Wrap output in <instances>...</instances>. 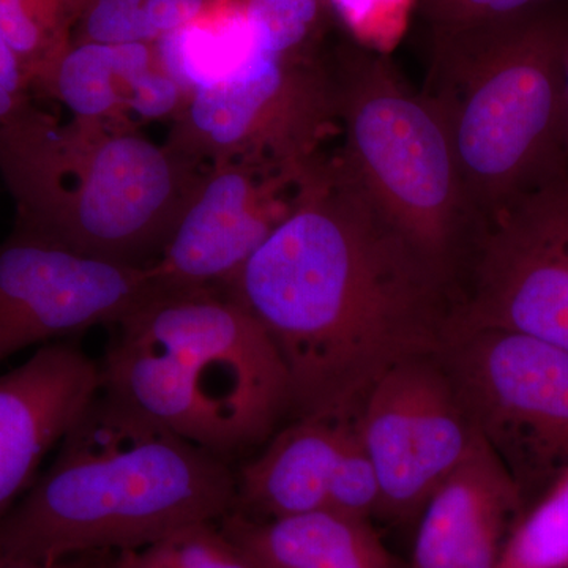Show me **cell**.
<instances>
[{
    "instance_id": "4",
    "label": "cell",
    "mask_w": 568,
    "mask_h": 568,
    "mask_svg": "<svg viewBox=\"0 0 568 568\" xmlns=\"http://www.w3.org/2000/svg\"><path fill=\"white\" fill-rule=\"evenodd\" d=\"M568 10L555 2L432 32L424 97L487 224L568 163Z\"/></svg>"
},
{
    "instance_id": "28",
    "label": "cell",
    "mask_w": 568,
    "mask_h": 568,
    "mask_svg": "<svg viewBox=\"0 0 568 568\" xmlns=\"http://www.w3.org/2000/svg\"><path fill=\"white\" fill-rule=\"evenodd\" d=\"M114 552H92L59 560H0V568H110Z\"/></svg>"
},
{
    "instance_id": "1",
    "label": "cell",
    "mask_w": 568,
    "mask_h": 568,
    "mask_svg": "<svg viewBox=\"0 0 568 568\" xmlns=\"http://www.w3.org/2000/svg\"><path fill=\"white\" fill-rule=\"evenodd\" d=\"M223 293L265 328L302 417L357 416L392 366L439 349L455 286L336 163L310 173L286 219Z\"/></svg>"
},
{
    "instance_id": "27",
    "label": "cell",
    "mask_w": 568,
    "mask_h": 568,
    "mask_svg": "<svg viewBox=\"0 0 568 568\" xmlns=\"http://www.w3.org/2000/svg\"><path fill=\"white\" fill-rule=\"evenodd\" d=\"M209 0H148L144 6L145 24L152 41L192 24L203 13Z\"/></svg>"
},
{
    "instance_id": "17",
    "label": "cell",
    "mask_w": 568,
    "mask_h": 568,
    "mask_svg": "<svg viewBox=\"0 0 568 568\" xmlns=\"http://www.w3.org/2000/svg\"><path fill=\"white\" fill-rule=\"evenodd\" d=\"M155 65L149 43H65L32 74L31 85L51 93L73 118L121 123L138 82Z\"/></svg>"
},
{
    "instance_id": "24",
    "label": "cell",
    "mask_w": 568,
    "mask_h": 568,
    "mask_svg": "<svg viewBox=\"0 0 568 568\" xmlns=\"http://www.w3.org/2000/svg\"><path fill=\"white\" fill-rule=\"evenodd\" d=\"M148 0H91L82 9L84 39L102 44L151 43L145 24Z\"/></svg>"
},
{
    "instance_id": "26",
    "label": "cell",
    "mask_w": 568,
    "mask_h": 568,
    "mask_svg": "<svg viewBox=\"0 0 568 568\" xmlns=\"http://www.w3.org/2000/svg\"><path fill=\"white\" fill-rule=\"evenodd\" d=\"M29 85L31 78L20 55L0 36V122L29 102Z\"/></svg>"
},
{
    "instance_id": "13",
    "label": "cell",
    "mask_w": 568,
    "mask_h": 568,
    "mask_svg": "<svg viewBox=\"0 0 568 568\" xmlns=\"http://www.w3.org/2000/svg\"><path fill=\"white\" fill-rule=\"evenodd\" d=\"M100 388V364L70 342L41 346L0 376V518Z\"/></svg>"
},
{
    "instance_id": "10",
    "label": "cell",
    "mask_w": 568,
    "mask_h": 568,
    "mask_svg": "<svg viewBox=\"0 0 568 568\" xmlns=\"http://www.w3.org/2000/svg\"><path fill=\"white\" fill-rule=\"evenodd\" d=\"M355 417L379 478V511L394 519L420 515L478 435L437 351L392 366Z\"/></svg>"
},
{
    "instance_id": "14",
    "label": "cell",
    "mask_w": 568,
    "mask_h": 568,
    "mask_svg": "<svg viewBox=\"0 0 568 568\" xmlns=\"http://www.w3.org/2000/svg\"><path fill=\"white\" fill-rule=\"evenodd\" d=\"M523 500L506 466L477 435L422 508L409 568H496Z\"/></svg>"
},
{
    "instance_id": "7",
    "label": "cell",
    "mask_w": 568,
    "mask_h": 568,
    "mask_svg": "<svg viewBox=\"0 0 568 568\" xmlns=\"http://www.w3.org/2000/svg\"><path fill=\"white\" fill-rule=\"evenodd\" d=\"M339 134L331 63L315 55L253 54L224 80L197 89L164 144L207 166L244 162L304 173Z\"/></svg>"
},
{
    "instance_id": "2",
    "label": "cell",
    "mask_w": 568,
    "mask_h": 568,
    "mask_svg": "<svg viewBox=\"0 0 568 568\" xmlns=\"http://www.w3.org/2000/svg\"><path fill=\"white\" fill-rule=\"evenodd\" d=\"M234 506L223 458L100 388L47 473L0 518V560L129 551Z\"/></svg>"
},
{
    "instance_id": "6",
    "label": "cell",
    "mask_w": 568,
    "mask_h": 568,
    "mask_svg": "<svg viewBox=\"0 0 568 568\" xmlns=\"http://www.w3.org/2000/svg\"><path fill=\"white\" fill-rule=\"evenodd\" d=\"M347 178L448 282L469 268L485 224L470 204L446 130L387 54L351 41L331 62Z\"/></svg>"
},
{
    "instance_id": "3",
    "label": "cell",
    "mask_w": 568,
    "mask_h": 568,
    "mask_svg": "<svg viewBox=\"0 0 568 568\" xmlns=\"http://www.w3.org/2000/svg\"><path fill=\"white\" fill-rule=\"evenodd\" d=\"M205 166L118 122H61L31 102L0 122L18 233L133 267L159 260Z\"/></svg>"
},
{
    "instance_id": "25",
    "label": "cell",
    "mask_w": 568,
    "mask_h": 568,
    "mask_svg": "<svg viewBox=\"0 0 568 568\" xmlns=\"http://www.w3.org/2000/svg\"><path fill=\"white\" fill-rule=\"evenodd\" d=\"M548 2L555 0H416V9L429 32H437L496 20Z\"/></svg>"
},
{
    "instance_id": "21",
    "label": "cell",
    "mask_w": 568,
    "mask_h": 568,
    "mask_svg": "<svg viewBox=\"0 0 568 568\" xmlns=\"http://www.w3.org/2000/svg\"><path fill=\"white\" fill-rule=\"evenodd\" d=\"M254 48L274 58L310 55L325 0H242Z\"/></svg>"
},
{
    "instance_id": "12",
    "label": "cell",
    "mask_w": 568,
    "mask_h": 568,
    "mask_svg": "<svg viewBox=\"0 0 568 568\" xmlns=\"http://www.w3.org/2000/svg\"><path fill=\"white\" fill-rule=\"evenodd\" d=\"M312 170L207 164L163 253L151 264L160 294L224 290L286 219Z\"/></svg>"
},
{
    "instance_id": "11",
    "label": "cell",
    "mask_w": 568,
    "mask_h": 568,
    "mask_svg": "<svg viewBox=\"0 0 568 568\" xmlns=\"http://www.w3.org/2000/svg\"><path fill=\"white\" fill-rule=\"evenodd\" d=\"M156 294L151 265L111 263L14 231L0 244V364L28 347L119 324Z\"/></svg>"
},
{
    "instance_id": "9",
    "label": "cell",
    "mask_w": 568,
    "mask_h": 568,
    "mask_svg": "<svg viewBox=\"0 0 568 568\" xmlns=\"http://www.w3.org/2000/svg\"><path fill=\"white\" fill-rule=\"evenodd\" d=\"M466 276L452 323L568 351V163L497 213Z\"/></svg>"
},
{
    "instance_id": "29",
    "label": "cell",
    "mask_w": 568,
    "mask_h": 568,
    "mask_svg": "<svg viewBox=\"0 0 568 568\" xmlns=\"http://www.w3.org/2000/svg\"><path fill=\"white\" fill-rule=\"evenodd\" d=\"M564 81H566V99H567V111H568V44L566 51V59H564Z\"/></svg>"
},
{
    "instance_id": "18",
    "label": "cell",
    "mask_w": 568,
    "mask_h": 568,
    "mask_svg": "<svg viewBox=\"0 0 568 568\" xmlns=\"http://www.w3.org/2000/svg\"><path fill=\"white\" fill-rule=\"evenodd\" d=\"M155 41L160 69L178 82L186 99L197 89L230 77L254 51L242 0H230L215 17L205 6L192 24L164 33Z\"/></svg>"
},
{
    "instance_id": "5",
    "label": "cell",
    "mask_w": 568,
    "mask_h": 568,
    "mask_svg": "<svg viewBox=\"0 0 568 568\" xmlns=\"http://www.w3.org/2000/svg\"><path fill=\"white\" fill-rule=\"evenodd\" d=\"M112 327L102 390L216 457L263 443L291 410L274 342L222 290L156 294Z\"/></svg>"
},
{
    "instance_id": "19",
    "label": "cell",
    "mask_w": 568,
    "mask_h": 568,
    "mask_svg": "<svg viewBox=\"0 0 568 568\" xmlns=\"http://www.w3.org/2000/svg\"><path fill=\"white\" fill-rule=\"evenodd\" d=\"M110 568H256L220 521H196L145 547L114 552Z\"/></svg>"
},
{
    "instance_id": "16",
    "label": "cell",
    "mask_w": 568,
    "mask_h": 568,
    "mask_svg": "<svg viewBox=\"0 0 568 568\" xmlns=\"http://www.w3.org/2000/svg\"><path fill=\"white\" fill-rule=\"evenodd\" d=\"M256 568H396L369 519L324 508L283 518L220 519Z\"/></svg>"
},
{
    "instance_id": "8",
    "label": "cell",
    "mask_w": 568,
    "mask_h": 568,
    "mask_svg": "<svg viewBox=\"0 0 568 568\" xmlns=\"http://www.w3.org/2000/svg\"><path fill=\"white\" fill-rule=\"evenodd\" d=\"M478 435L525 497L568 469V351L534 336L448 323L437 349Z\"/></svg>"
},
{
    "instance_id": "20",
    "label": "cell",
    "mask_w": 568,
    "mask_h": 568,
    "mask_svg": "<svg viewBox=\"0 0 568 568\" xmlns=\"http://www.w3.org/2000/svg\"><path fill=\"white\" fill-rule=\"evenodd\" d=\"M496 568H568V469L515 523Z\"/></svg>"
},
{
    "instance_id": "23",
    "label": "cell",
    "mask_w": 568,
    "mask_h": 568,
    "mask_svg": "<svg viewBox=\"0 0 568 568\" xmlns=\"http://www.w3.org/2000/svg\"><path fill=\"white\" fill-rule=\"evenodd\" d=\"M345 22L354 41L368 50L387 54L406 28L407 11L416 0H325Z\"/></svg>"
},
{
    "instance_id": "22",
    "label": "cell",
    "mask_w": 568,
    "mask_h": 568,
    "mask_svg": "<svg viewBox=\"0 0 568 568\" xmlns=\"http://www.w3.org/2000/svg\"><path fill=\"white\" fill-rule=\"evenodd\" d=\"M0 36L20 55L29 78L67 43L32 0H0Z\"/></svg>"
},
{
    "instance_id": "15",
    "label": "cell",
    "mask_w": 568,
    "mask_h": 568,
    "mask_svg": "<svg viewBox=\"0 0 568 568\" xmlns=\"http://www.w3.org/2000/svg\"><path fill=\"white\" fill-rule=\"evenodd\" d=\"M353 417H302L276 435L235 478V506L253 518H283L331 508Z\"/></svg>"
}]
</instances>
